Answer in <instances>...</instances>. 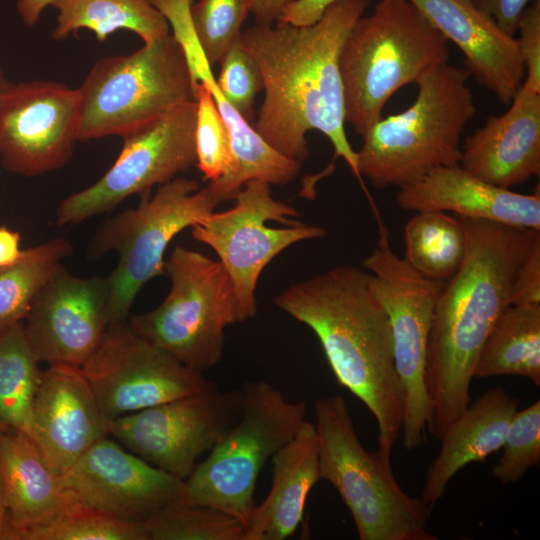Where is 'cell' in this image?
<instances>
[{"instance_id":"obj_3","label":"cell","mask_w":540,"mask_h":540,"mask_svg":"<svg viewBox=\"0 0 540 540\" xmlns=\"http://www.w3.org/2000/svg\"><path fill=\"white\" fill-rule=\"evenodd\" d=\"M276 306L318 338L340 386L376 420L377 452L391 462L403 420V391L388 315L373 293L369 272L339 265L279 293Z\"/></svg>"},{"instance_id":"obj_16","label":"cell","mask_w":540,"mask_h":540,"mask_svg":"<svg viewBox=\"0 0 540 540\" xmlns=\"http://www.w3.org/2000/svg\"><path fill=\"white\" fill-rule=\"evenodd\" d=\"M80 97L63 83L12 84L0 99V161L11 173L35 176L65 165L78 141Z\"/></svg>"},{"instance_id":"obj_43","label":"cell","mask_w":540,"mask_h":540,"mask_svg":"<svg viewBox=\"0 0 540 540\" xmlns=\"http://www.w3.org/2000/svg\"><path fill=\"white\" fill-rule=\"evenodd\" d=\"M55 0H17L16 10L22 21L28 26H34L42 12L51 6Z\"/></svg>"},{"instance_id":"obj_19","label":"cell","mask_w":540,"mask_h":540,"mask_svg":"<svg viewBox=\"0 0 540 540\" xmlns=\"http://www.w3.org/2000/svg\"><path fill=\"white\" fill-rule=\"evenodd\" d=\"M32 419L37 443L60 476L109 434V420L78 365L54 363L41 371Z\"/></svg>"},{"instance_id":"obj_33","label":"cell","mask_w":540,"mask_h":540,"mask_svg":"<svg viewBox=\"0 0 540 540\" xmlns=\"http://www.w3.org/2000/svg\"><path fill=\"white\" fill-rule=\"evenodd\" d=\"M194 99L196 167L205 180L213 182L230 176L235 170L230 135L204 83H195Z\"/></svg>"},{"instance_id":"obj_9","label":"cell","mask_w":540,"mask_h":540,"mask_svg":"<svg viewBox=\"0 0 540 540\" xmlns=\"http://www.w3.org/2000/svg\"><path fill=\"white\" fill-rule=\"evenodd\" d=\"M220 203L208 185L195 179L174 178L157 192L142 194L136 208L107 218L93 236L88 249L92 258L115 251L118 263L109 276L108 322L127 320L142 287L164 275V254L171 240L193 227Z\"/></svg>"},{"instance_id":"obj_31","label":"cell","mask_w":540,"mask_h":540,"mask_svg":"<svg viewBox=\"0 0 540 540\" xmlns=\"http://www.w3.org/2000/svg\"><path fill=\"white\" fill-rule=\"evenodd\" d=\"M145 525L149 540H244L246 531L235 515L186 501L169 506Z\"/></svg>"},{"instance_id":"obj_37","label":"cell","mask_w":540,"mask_h":540,"mask_svg":"<svg viewBox=\"0 0 540 540\" xmlns=\"http://www.w3.org/2000/svg\"><path fill=\"white\" fill-rule=\"evenodd\" d=\"M517 31L516 40L526 73L522 85L540 93V0H532L523 10Z\"/></svg>"},{"instance_id":"obj_8","label":"cell","mask_w":540,"mask_h":540,"mask_svg":"<svg viewBox=\"0 0 540 540\" xmlns=\"http://www.w3.org/2000/svg\"><path fill=\"white\" fill-rule=\"evenodd\" d=\"M241 391L239 418L184 482L186 502L218 508L247 525L258 476L298 432L307 405L263 380L247 382Z\"/></svg>"},{"instance_id":"obj_46","label":"cell","mask_w":540,"mask_h":540,"mask_svg":"<svg viewBox=\"0 0 540 540\" xmlns=\"http://www.w3.org/2000/svg\"><path fill=\"white\" fill-rule=\"evenodd\" d=\"M0 427H4V426H1V425H0Z\"/></svg>"},{"instance_id":"obj_29","label":"cell","mask_w":540,"mask_h":540,"mask_svg":"<svg viewBox=\"0 0 540 540\" xmlns=\"http://www.w3.org/2000/svg\"><path fill=\"white\" fill-rule=\"evenodd\" d=\"M405 261L423 276L445 282L460 268L466 233L456 216L417 212L405 225Z\"/></svg>"},{"instance_id":"obj_30","label":"cell","mask_w":540,"mask_h":540,"mask_svg":"<svg viewBox=\"0 0 540 540\" xmlns=\"http://www.w3.org/2000/svg\"><path fill=\"white\" fill-rule=\"evenodd\" d=\"M71 253V243L59 237L23 250L15 263L0 267V334L24 322L39 290Z\"/></svg>"},{"instance_id":"obj_13","label":"cell","mask_w":540,"mask_h":540,"mask_svg":"<svg viewBox=\"0 0 540 540\" xmlns=\"http://www.w3.org/2000/svg\"><path fill=\"white\" fill-rule=\"evenodd\" d=\"M241 389L216 385L109 421L108 433L149 464L185 480L239 418Z\"/></svg>"},{"instance_id":"obj_17","label":"cell","mask_w":540,"mask_h":540,"mask_svg":"<svg viewBox=\"0 0 540 540\" xmlns=\"http://www.w3.org/2000/svg\"><path fill=\"white\" fill-rule=\"evenodd\" d=\"M70 502L116 518L146 524L185 501V482L102 437L60 476Z\"/></svg>"},{"instance_id":"obj_2","label":"cell","mask_w":540,"mask_h":540,"mask_svg":"<svg viewBox=\"0 0 540 540\" xmlns=\"http://www.w3.org/2000/svg\"><path fill=\"white\" fill-rule=\"evenodd\" d=\"M456 217L466 233V253L438 296L427 348V432L437 440L470 404V385L480 351L498 318L511 305L516 270L540 233Z\"/></svg>"},{"instance_id":"obj_36","label":"cell","mask_w":540,"mask_h":540,"mask_svg":"<svg viewBox=\"0 0 540 540\" xmlns=\"http://www.w3.org/2000/svg\"><path fill=\"white\" fill-rule=\"evenodd\" d=\"M217 85L226 100L248 122L253 117L257 94L263 90V78L254 57L243 47L240 38L220 60Z\"/></svg>"},{"instance_id":"obj_12","label":"cell","mask_w":540,"mask_h":540,"mask_svg":"<svg viewBox=\"0 0 540 540\" xmlns=\"http://www.w3.org/2000/svg\"><path fill=\"white\" fill-rule=\"evenodd\" d=\"M233 198L232 208L211 212L191 227V234L217 253L246 321L257 313L256 287L265 267L291 245L323 238L327 231L293 220L298 211L274 199L265 181L246 182Z\"/></svg>"},{"instance_id":"obj_10","label":"cell","mask_w":540,"mask_h":540,"mask_svg":"<svg viewBox=\"0 0 540 540\" xmlns=\"http://www.w3.org/2000/svg\"><path fill=\"white\" fill-rule=\"evenodd\" d=\"M164 270L171 282L166 298L127 321L141 337L203 372L220 362L226 327L243 322L233 284L219 260L181 245Z\"/></svg>"},{"instance_id":"obj_35","label":"cell","mask_w":540,"mask_h":540,"mask_svg":"<svg viewBox=\"0 0 540 540\" xmlns=\"http://www.w3.org/2000/svg\"><path fill=\"white\" fill-rule=\"evenodd\" d=\"M503 452L492 474L501 484L518 482L540 462V401L517 410L507 429Z\"/></svg>"},{"instance_id":"obj_25","label":"cell","mask_w":540,"mask_h":540,"mask_svg":"<svg viewBox=\"0 0 540 540\" xmlns=\"http://www.w3.org/2000/svg\"><path fill=\"white\" fill-rule=\"evenodd\" d=\"M272 462L270 491L254 506L244 540H284L302 522L308 494L321 480L314 424L305 420L295 436L273 455Z\"/></svg>"},{"instance_id":"obj_4","label":"cell","mask_w":540,"mask_h":540,"mask_svg":"<svg viewBox=\"0 0 540 540\" xmlns=\"http://www.w3.org/2000/svg\"><path fill=\"white\" fill-rule=\"evenodd\" d=\"M470 77L466 67L449 62L422 75L413 104L382 116L363 137L361 178L378 189L401 187L433 168L459 164L461 135L476 113Z\"/></svg>"},{"instance_id":"obj_45","label":"cell","mask_w":540,"mask_h":540,"mask_svg":"<svg viewBox=\"0 0 540 540\" xmlns=\"http://www.w3.org/2000/svg\"><path fill=\"white\" fill-rule=\"evenodd\" d=\"M12 83H10L5 75L4 72L0 66V99L5 94V92L11 87Z\"/></svg>"},{"instance_id":"obj_41","label":"cell","mask_w":540,"mask_h":540,"mask_svg":"<svg viewBox=\"0 0 540 540\" xmlns=\"http://www.w3.org/2000/svg\"><path fill=\"white\" fill-rule=\"evenodd\" d=\"M293 0H247L250 13L255 17L256 24L272 26L276 24L286 7Z\"/></svg>"},{"instance_id":"obj_20","label":"cell","mask_w":540,"mask_h":540,"mask_svg":"<svg viewBox=\"0 0 540 540\" xmlns=\"http://www.w3.org/2000/svg\"><path fill=\"white\" fill-rule=\"evenodd\" d=\"M509 105L466 137L459 161L468 173L505 189L540 174V93L521 85Z\"/></svg>"},{"instance_id":"obj_23","label":"cell","mask_w":540,"mask_h":540,"mask_svg":"<svg viewBox=\"0 0 540 540\" xmlns=\"http://www.w3.org/2000/svg\"><path fill=\"white\" fill-rule=\"evenodd\" d=\"M0 479L13 540H21L24 533L53 521L73 505L38 443L11 427H0Z\"/></svg>"},{"instance_id":"obj_24","label":"cell","mask_w":540,"mask_h":540,"mask_svg":"<svg viewBox=\"0 0 540 540\" xmlns=\"http://www.w3.org/2000/svg\"><path fill=\"white\" fill-rule=\"evenodd\" d=\"M519 399L502 387L485 391L449 426L429 465L421 500L429 511L443 497L453 476L472 462H482L501 449Z\"/></svg>"},{"instance_id":"obj_42","label":"cell","mask_w":540,"mask_h":540,"mask_svg":"<svg viewBox=\"0 0 540 540\" xmlns=\"http://www.w3.org/2000/svg\"><path fill=\"white\" fill-rule=\"evenodd\" d=\"M18 232L0 226V267L15 263L22 255Z\"/></svg>"},{"instance_id":"obj_15","label":"cell","mask_w":540,"mask_h":540,"mask_svg":"<svg viewBox=\"0 0 540 540\" xmlns=\"http://www.w3.org/2000/svg\"><path fill=\"white\" fill-rule=\"evenodd\" d=\"M81 367L109 421L215 385L141 337L127 320L108 325Z\"/></svg>"},{"instance_id":"obj_38","label":"cell","mask_w":540,"mask_h":540,"mask_svg":"<svg viewBox=\"0 0 540 540\" xmlns=\"http://www.w3.org/2000/svg\"><path fill=\"white\" fill-rule=\"evenodd\" d=\"M510 304H540V233L516 270Z\"/></svg>"},{"instance_id":"obj_11","label":"cell","mask_w":540,"mask_h":540,"mask_svg":"<svg viewBox=\"0 0 540 540\" xmlns=\"http://www.w3.org/2000/svg\"><path fill=\"white\" fill-rule=\"evenodd\" d=\"M370 287L390 322L394 362L403 391L400 437L406 450L427 439L430 401L425 381L428 339L435 305L445 282L427 278L390 247L388 234L363 261Z\"/></svg>"},{"instance_id":"obj_22","label":"cell","mask_w":540,"mask_h":540,"mask_svg":"<svg viewBox=\"0 0 540 540\" xmlns=\"http://www.w3.org/2000/svg\"><path fill=\"white\" fill-rule=\"evenodd\" d=\"M397 206L415 212H452L457 216L540 230L539 185L521 194L488 184L459 164L431 169L399 187Z\"/></svg>"},{"instance_id":"obj_28","label":"cell","mask_w":540,"mask_h":540,"mask_svg":"<svg viewBox=\"0 0 540 540\" xmlns=\"http://www.w3.org/2000/svg\"><path fill=\"white\" fill-rule=\"evenodd\" d=\"M38 363L23 322L0 334V425L36 442L32 406L41 376Z\"/></svg>"},{"instance_id":"obj_32","label":"cell","mask_w":540,"mask_h":540,"mask_svg":"<svg viewBox=\"0 0 540 540\" xmlns=\"http://www.w3.org/2000/svg\"><path fill=\"white\" fill-rule=\"evenodd\" d=\"M21 540H149L145 524L73 505L53 521L27 531Z\"/></svg>"},{"instance_id":"obj_44","label":"cell","mask_w":540,"mask_h":540,"mask_svg":"<svg viewBox=\"0 0 540 540\" xmlns=\"http://www.w3.org/2000/svg\"><path fill=\"white\" fill-rule=\"evenodd\" d=\"M13 534L14 529L9 518L0 479V540H13Z\"/></svg>"},{"instance_id":"obj_6","label":"cell","mask_w":540,"mask_h":540,"mask_svg":"<svg viewBox=\"0 0 540 540\" xmlns=\"http://www.w3.org/2000/svg\"><path fill=\"white\" fill-rule=\"evenodd\" d=\"M320 479L328 481L348 508L360 540H436L430 511L397 483L391 462L367 451L340 395L315 402Z\"/></svg>"},{"instance_id":"obj_26","label":"cell","mask_w":540,"mask_h":540,"mask_svg":"<svg viewBox=\"0 0 540 540\" xmlns=\"http://www.w3.org/2000/svg\"><path fill=\"white\" fill-rule=\"evenodd\" d=\"M519 376L540 385V304L510 305L496 321L474 377Z\"/></svg>"},{"instance_id":"obj_21","label":"cell","mask_w":540,"mask_h":540,"mask_svg":"<svg viewBox=\"0 0 540 540\" xmlns=\"http://www.w3.org/2000/svg\"><path fill=\"white\" fill-rule=\"evenodd\" d=\"M465 56L479 85L509 105L525 76L515 37L503 32L470 0H409Z\"/></svg>"},{"instance_id":"obj_7","label":"cell","mask_w":540,"mask_h":540,"mask_svg":"<svg viewBox=\"0 0 540 540\" xmlns=\"http://www.w3.org/2000/svg\"><path fill=\"white\" fill-rule=\"evenodd\" d=\"M193 76L172 34L99 59L77 89L78 141L124 137L194 99Z\"/></svg>"},{"instance_id":"obj_14","label":"cell","mask_w":540,"mask_h":540,"mask_svg":"<svg viewBox=\"0 0 540 540\" xmlns=\"http://www.w3.org/2000/svg\"><path fill=\"white\" fill-rule=\"evenodd\" d=\"M195 125L192 100L122 137L121 152L110 169L91 186L60 202L57 224H78L109 212L129 196L150 192L154 185L196 166Z\"/></svg>"},{"instance_id":"obj_27","label":"cell","mask_w":540,"mask_h":540,"mask_svg":"<svg viewBox=\"0 0 540 540\" xmlns=\"http://www.w3.org/2000/svg\"><path fill=\"white\" fill-rule=\"evenodd\" d=\"M55 40H64L71 33L87 29L99 42L105 41L115 31L134 32L144 43L162 38L170 33L165 17L149 0H55Z\"/></svg>"},{"instance_id":"obj_39","label":"cell","mask_w":540,"mask_h":540,"mask_svg":"<svg viewBox=\"0 0 540 540\" xmlns=\"http://www.w3.org/2000/svg\"><path fill=\"white\" fill-rule=\"evenodd\" d=\"M471 3L488 14L499 28L514 37L520 15L532 0H470Z\"/></svg>"},{"instance_id":"obj_1","label":"cell","mask_w":540,"mask_h":540,"mask_svg":"<svg viewBox=\"0 0 540 540\" xmlns=\"http://www.w3.org/2000/svg\"><path fill=\"white\" fill-rule=\"evenodd\" d=\"M371 0H339L315 23L258 25L240 35L263 78L264 101L255 130L276 151L302 163L309 156L306 134L323 133L377 208L358 171L345 132L344 88L339 58L343 42Z\"/></svg>"},{"instance_id":"obj_40","label":"cell","mask_w":540,"mask_h":540,"mask_svg":"<svg viewBox=\"0 0 540 540\" xmlns=\"http://www.w3.org/2000/svg\"><path fill=\"white\" fill-rule=\"evenodd\" d=\"M339 0H293L278 22L307 26L318 21L324 12ZM277 22V23H278Z\"/></svg>"},{"instance_id":"obj_34","label":"cell","mask_w":540,"mask_h":540,"mask_svg":"<svg viewBox=\"0 0 540 540\" xmlns=\"http://www.w3.org/2000/svg\"><path fill=\"white\" fill-rule=\"evenodd\" d=\"M250 13L247 0H199L190 9L194 32L212 66L240 38Z\"/></svg>"},{"instance_id":"obj_18","label":"cell","mask_w":540,"mask_h":540,"mask_svg":"<svg viewBox=\"0 0 540 540\" xmlns=\"http://www.w3.org/2000/svg\"><path fill=\"white\" fill-rule=\"evenodd\" d=\"M107 277L81 278L60 265L35 296L24 330L39 362L82 366L109 325Z\"/></svg>"},{"instance_id":"obj_5","label":"cell","mask_w":540,"mask_h":540,"mask_svg":"<svg viewBox=\"0 0 540 540\" xmlns=\"http://www.w3.org/2000/svg\"><path fill=\"white\" fill-rule=\"evenodd\" d=\"M449 57L447 39L409 0H379L341 48L345 121L363 138L397 90Z\"/></svg>"}]
</instances>
